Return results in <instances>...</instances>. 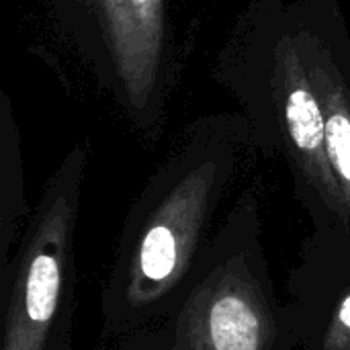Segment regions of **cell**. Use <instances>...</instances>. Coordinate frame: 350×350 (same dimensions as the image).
Wrapping results in <instances>:
<instances>
[{
	"mask_svg": "<svg viewBox=\"0 0 350 350\" xmlns=\"http://www.w3.org/2000/svg\"><path fill=\"white\" fill-rule=\"evenodd\" d=\"M66 221L47 217L18 262L2 350H43L62 289Z\"/></svg>",
	"mask_w": 350,
	"mask_h": 350,
	"instance_id": "6da1fadb",
	"label": "cell"
},
{
	"mask_svg": "<svg viewBox=\"0 0 350 350\" xmlns=\"http://www.w3.org/2000/svg\"><path fill=\"white\" fill-rule=\"evenodd\" d=\"M195 209H168L156 219L137 248L129 299L146 304L166 293L185 273L193 250L197 221Z\"/></svg>",
	"mask_w": 350,
	"mask_h": 350,
	"instance_id": "7a4b0ae2",
	"label": "cell"
},
{
	"mask_svg": "<svg viewBox=\"0 0 350 350\" xmlns=\"http://www.w3.org/2000/svg\"><path fill=\"white\" fill-rule=\"evenodd\" d=\"M201 320L199 350H262V306L234 279L217 285Z\"/></svg>",
	"mask_w": 350,
	"mask_h": 350,
	"instance_id": "3957f363",
	"label": "cell"
},
{
	"mask_svg": "<svg viewBox=\"0 0 350 350\" xmlns=\"http://www.w3.org/2000/svg\"><path fill=\"white\" fill-rule=\"evenodd\" d=\"M285 113L293 142L304 152H316L326 139V121L316 96L306 88H295L287 98Z\"/></svg>",
	"mask_w": 350,
	"mask_h": 350,
	"instance_id": "277c9868",
	"label": "cell"
},
{
	"mask_svg": "<svg viewBox=\"0 0 350 350\" xmlns=\"http://www.w3.org/2000/svg\"><path fill=\"white\" fill-rule=\"evenodd\" d=\"M326 142H328V154L332 166L350 193V119L347 115L336 113L328 119Z\"/></svg>",
	"mask_w": 350,
	"mask_h": 350,
	"instance_id": "5b68a950",
	"label": "cell"
},
{
	"mask_svg": "<svg viewBox=\"0 0 350 350\" xmlns=\"http://www.w3.org/2000/svg\"><path fill=\"white\" fill-rule=\"evenodd\" d=\"M350 340V295L345 297L338 314H336V322L332 328V338H330V349L340 350L347 349Z\"/></svg>",
	"mask_w": 350,
	"mask_h": 350,
	"instance_id": "8992f818",
	"label": "cell"
},
{
	"mask_svg": "<svg viewBox=\"0 0 350 350\" xmlns=\"http://www.w3.org/2000/svg\"><path fill=\"white\" fill-rule=\"evenodd\" d=\"M133 2H135V4H142V6H144V4H150V2H156V0H133Z\"/></svg>",
	"mask_w": 350,
	"mask_h": 350,
	"instance_id": "52a82bcc",
	"label": "cell"
}]
</instances>
